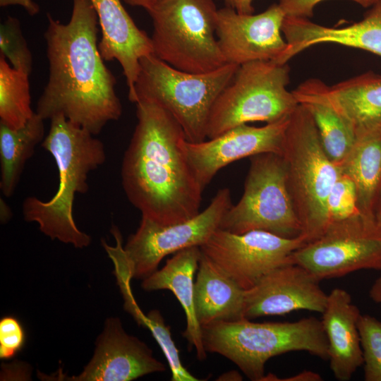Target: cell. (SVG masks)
<instances>
[{
	"label": "cell",
	"instance_id": "d4e9b609",
	"mask_svg": "<svg viewBox=\"0 0 381 381\" xmlns=\"http://www.w3.org/2000/svg\"><path fill=\"white\" fill-rule=\"evenodd\" d=\"M44 119L36 112L21 128L13 129L0 123V188L11 197L18 185L26 162L44 135Z\"/></svg>",
	"mask_w": 381,
	"mask_h": 381
},
{
	"label": "cell",
	"instance_id": "7c38bea8",
	"mask_svg": "<svg viewBox=\"0 0 381 381\" xmlns=\"http://www.w3.org/2000/svg\"><path fill=\"white\" fill-rule=\"evenodd\" d=\"M304 244L302 236L287 238L261 230L238 234L219 228L200 248L222 271L248 290L272 270L292 262V254Z\"/></svg>",
	"mask_w": 381,
	"mask_h": 381
},
{
	"label": "cell",
	"instance_id": "5b68a950",
	"mask_svg": "<svg viewBox=\"0 0 381 381\" xmlns=\"http://www.w3.org/2000/svg\"><path fill=\"white\" fill-rule=\"evenodd\" d=\"M280 155L301 236L307 243L328 225L327 198L341 170L325 154L312 116L300 104L289 117Z\"/></svg>",
	"mask_w": 381,
	"mask_h": 381
},
{
	"label": "cell",
	"instance_id": "4316f807",
	"mask_svg": "<svg viewBox=\"0 0 381 381\" xmlns=\"http://www.w3.org/2000/svg\"><path fill=\"white\" fill-rule=\"evenodd\" d=\"M137 323L147 328L168 362L172 381H198L182 364L179 350L171 337L170 327L166 325L164 318L158 310H152L147 315L140 314L135 320Z\"/></svg>",
	"mask_w": 381,
	"mask_h": 381
},
{
	"label": "cell",
	"instance_id": "f1b7e54d",
	"mask_svg": "<svg viewBox=\"0 0 381 381\" xmlns=\"http://www.w3.org/2000/svg\"><path fill=\"white\" fill-rule=\"evenodd\" d=\"M358 329L363 353L364 380L381 381V320L361 314Z\"/></svg>",
	"mask_w": 381,
	"mask_h": 381
},
{
	"label": "cell",
	"instance_id": "d6a6232c",
	"mask_svg": "<svg viewBox=\"0 0 381 381\" xmlns=\"http://www.w3.org/2000/svg\"><path fill=\"white\" fill-rule=\"evenodd\" d=\"M270 380V381H276V380H282V381H321L322 378L320 374L316 372L311 370H303L301 373L295 374L292 376L285 377V378H279L275 375L270 373L265 375L262 381Z\"/></svg>",
	"mask_w": 381,
	"mask_h": 381
},
{
	"label": "cell",
	"instance_id": "7a4b0ae2",
	"mask_svg": "<svg viewBox=\"0 0 381 381\" xmlns=\"http://www.w3.org/2000/svg\"><path fill=\"white\" fill-rule=\"evenodd\" d=\"M135 105L138 122L121 164L126 197L142 217L159 224L188 220L200 212L203 189L182 147L184 133L156 103Z\"/></svg>",
	"mask_w": 381,
	"mask_h": 381
},
{
	"label": "cell",
	"instance_id": "d590c367",
	"mask_svg": "<svg viewBox=\"0 0 381 381\" xmlns=\"http://www.w3.org/2000/svg\"><path fill=\"white\" fill-rule=\"evenodd\" d=\"M369 296L373 301L381 307V271L369 290Z\"/></svg>",
	"mask_w": 381,
	"mask_h": 381
},
{
	"label": "cell",
	"instance_id": "f546056e",
	"mask_svg": "<svg viewBox=\"0 0 381 381\" xmlns=\"http://www.w3.org/2000/svg\"><path fill=\"white\" fill-rule=\"evenodd\" d=\"M327 207L328 224L361 213L355 184L347 175L341 172L329 194Z\"/></svg>",
	"mask_w": 381,
	"mask_h": 381
},
{
	"label": "cell",
	"instance_id": "603a6c76",
	"mask_svg": "<svg viewBox=\"0 0 381 381\" xmlns=\"http://www.w3.org/2000/svg\"><path fill=\"white\" fill-rule=\"evenodd\" d=\"M292 92L312 116L325 154L339 166L356 141L353 126L321 95L313 78L302 83Z\"/></svg>",
	"mask_w": 381,
	"mask_h": 381
},
{
	"label": "cell",
	"instance_id": "44dd1931",
	"mask_svg": "<svg viewBox=\"0 0 381 381\" xmlns=\"http://www.w3.org/2000/svg\"><path fill=\"white\" fill-rule=\"evenodd\" d=\"M246 290L201 253L194 284V309L200 326L246 319Z\"/></svg>",
	"mask_w": 381,
	"mask_h": 381
},
{
	"label": "cell",
	"instance_id": "9c48e42d",
	"mask_svg": "<svg viewBox=\"0 0 381 381\" xmlns=\"http://www.w3.org/2000/svg\"><path fill=\"white\" fill-rule=\"evenodd\" d=\"M250 162L243 194L225 212L219 229L238 234L261 230L287 238L301 236L282 156L262 153L250 157Z\"/></svg>",
	"mask_w": 381,
	"mask_h": 381
},
{
	"label": "cell",
	"instance_id": "f35d334b",
	"mask_svg": "<svg viewBox=\"0 0 381 381\" xmlns=\"http://www.w3.org/2000/svg\"><path fill=\"white\" fill-rule=\"evenodd\" d=\"M11 216V212L4 201L1 200V220L3 222H7Z\"/></svg>",
	"mask_w": 381,
	"mask_h": 381
},
{
	"label": "cell",
	"instance_id": "e0dca14e",
	"mask_svg": "<svg viewBox=\"0 0 381 381\" xmlns=\"http://www.w3.org/2000/svg\"><path fill=\"white\" fill-rule=\"evenodd\" d=\"M97 13L101 39L99 48L104 61L116 60L122 68L128 99L135 102V86L140 61L153 54L151 37L140 29L121 0H90Z\"/></svg>",
	"mask_w": 381,
	"mask_h": 381
},
{
	"label": "cell",
	"instance_id": "484cf974",
	"mask_svg": "<svg viewBox=\"0 0 381 381\" xmlns=\"http://www.w3.org/2000/svg\"><path fill=\"white\" fill-rule=\"evenodd\" d=\"M29 75L0 54V123L17 129L32 116Z\"/></svg>",
	"mask_w": 381,
	"mask_h": 381
},
{
	"label": "cell",
	"instance_id": "836d02e7",
	"mask_svg": "<svg viewBox=\"0 0 381 381\" xmlns=\"http://www.w3.org/2000/svg\"><path fill=\"white\" fill-rule=\"evenodd\" d=\"M20 6L30 16H35L39 13L40 8L34 0H0V6Z\"/></svg>",
	"mask_w": 381,
	"mask_h": 381
},
{
	"label": "cell",
	"instance_id": "8d00e7d4",
	"mask_svg": "<svg viewBox=\"0 0 381 381\" xmlns=\"http://www.w3.org/2000/svg\"><path fill=\"white\" fill-rule=\"evenodd\" d=\"M130 6H138L145 9L147 12L150 11L153 6L159 0H123Z\"/></svg>",
	"mask_w": 381,
	"mask_h": 381
},
{
	"label": "cell",
	"instance_id": "8fae6325",
	"mask_svg": "<svg viewBox=\"0 0 381 381\" xmlns=\"http://www.w3.org/2000/svg\"><path fill=\"white\" fill-rule=\"evenodd\" d=\"M291 261L319 281L361 270L381 271V222L358 214L331 222L322 234L298 248Z\"/></svg>",
	"mask_w": 381,
	"mask_h": 381
},
{
	"label": "cell",
	"instance_id": "8992f818",
	"mask_svg": "<svg viewBox=\"0 0 381 381\" xmlns=\"http://www.w3.org/2000/svg\"><path fill=\"white\" fill-rule=\"evenodd\" d=\"M140 65L135 104L140 100L156 103L179 123L186 140H206L212 106L239 66L226 64L211 72L193 73L176 69L153 54L141 59Z\"/></svg>",
	"mask_w": 381,
	"mask_h": 381
},
{
	"label": "cell",
	"instance_id": "ac0fdd59",
	"mask_svg": "<svg viewBox=\"0 0 381 381\" xmlns=\"http://www.w3.org/2000/svg\"><path fill=\"white\" fill-rule=\"evenodd\" d=\"M282 32L288 47L280 59L286 64L302 51L318 44L334 43L368 51L381 56V0L363 18L343 28L319 25L308 18L286 16Z\"/></svg>",
	"mask_w": 381,
	"mask_h": 381
},
{
	"label": "cell",
	"instance_id": "cb8c5ba5",
	"mask_svg": "<svg viewBox=\"0 0 381 381\" xmlns=\"http://www.w3.org/2000/svg\"><path fill=\"white\" fill-rule=\"evenodd\" d=\"M339 167L355 184L360 212L376 217L374 207L381 183V128L357 137Z\"/></svg>",
	"mask_w": 381,
	"mask_h": 381
},
{
	"label": "cell",
	"instance_id": "7402d4cb",
	"mask_svg": "<svg viewBox=\"0 0 381 381\" xmlns=\"http://www.w3.org/2000/svg\"><path fill=\"white\" fill-rule=\"evenodd\" d=\"M321 95L353 126L358 137L381 128V75L368 72L329 86L314 78Z\"/></svg>",
	"mask_w": 381,
	"mask_h": 381
},
{
	"label": "cell",
	"instance_id": "5bb4252c",
	"mask_svg": "<svg viewBox=\"0 0 381 381\" xmlns=\"http://www.w3.org/2000/svg\"><path fill=\"white\" fill-rule=\"evenodd\" d=\"M290 116L262 127L241 124L199 143L184 139L182 147L202 188L221 169L236 160L262 153L280 154Z\"/></svg>",
	"mask_w": 381,
	"mask_h": 381
},
{
	"label": "cell",
	"instance_id": "ba28073f",
	"mask_svg": "<svg viewBox=\"0 0 381 381\" xmlns=\"http://www.w3.org/2000/svg\"><path fill=\"white\" fill-rule=\"evenodd\" d=\"M289 67L273 61H254L239 66L211 109L207 139L241 124L266 123L289 117L298 102L286 89Z\"/></svg>",
	"mask_w": 381,
	"mask_h": 381
},
{
	"label": "cell",
	"instance_id": "3957f363",
	"mask_svg": "<svg viewBox=\"0 0 381 381\" xmlns=\"http://www.w3.org/2000/svg\"><path fill=\"white\" fill-rule=\"evenodd\" d=\"M50 121V128L42 147L56 162L59 188L48 201L33 196L25 198L23 217L27 222H37L40 231L51 239L83 248L90 244L91 237L77 227L73 204L75 194L88 191V174L104 163V145L87 130L61 114Z\"/></svg>",
	"mask_w": 381,
	"mask_h": 381
},
{
	"label": "cell",
	"instance_id": "74e56055",
	"mask_svg": "<svg viewBox=\"0 0 381 381\" xmlns=\"http://www.w3.org/2000/svg\"><path fill=\"white\" fill-rule=\"evenodd\" d=\"M374 213L376 218L381 222V183L375 199Z\"/></svg>",
	"mask_w": 381,
	"mask_h": 381
},
{
	"label": "cell",
	"instance_id": "9a60e30c",
	"mask_svg": "<svg viewBox=\"0 0 381 381\" xmlns=\"http://www.w3.org/2000/svg\"><path fill=\"white\" fill-rule=\"evenodd\" d=\"M320 282L296 263L279 266L246 290L245 318L252 320L301 310L322 313L328 294L322 289Z\"/></svg>",
	"mask_w": 381,
	"mask_h": 381
},
{
	"label": "cell",
	"instance_id": "52a82bcc",
	"mask_svg": "<svg viewBox=\"0 0 381 381\" xmlns=\"http://www.w3.org/2000/svg\"><path fill=\"white\" fill-rule=\"evenodd\" d=\"M217 11L213 0H159L148 11L153 55L193 73L226 64L216 35Z\"/></svg>",
	"mask_w": 381,
	"mask_h": 381
},
{
	"label": "cell",
	"instance_id": "277c9868",
	"mask_svg": "<svg viewBox=\"0 0 381 381\" xmlns=\"http://www.w3.org/2000/svg\"><path fill=\"white\" fill-rule=\"evenodd\" d=\"M201 328L205 351L226 357L254 381H262L270 358L285 353L307 351L323 360L329 358L321 320L314 317L277 322L243 319Z\"/></svg>",
	"mask_w": 381,
	"mask_h": 381
},
{
	"label": "cell",
	"instance_id": "d6986e66",
	"mask_svg": "<svg viewBox=\"0 0 381 381\" xmlns=\"http://www.w3.org/2000/svg\"><path fill=\"white\" fill-rule=\"evenodd\" d=\"M322 315L330 369L337 380L348 381L363 363L358 329L361 312L347 291L335 288L328 294Z\"/></svg>",
	"mask_w": 381,
	"mask_h": 381
},
{
	"label": "cell",
	"instance_id": "ffe728a7",
	"mask_svg": "<svg viewBox=\"0 0 381 381\" xmlns=\"http://www.w3.org/2000/svg\"><path fill=\"white\" fill-rule=\"evenodd\" d=\"M201 250L199 246L183 249L167 260L164 267L143 279L141 286L145 291L169 290L176 297L186 315V327L183 336L188 349H195L200 361L206 358L202 328L194 309V277L198 270Z\"/></svg>",
	"mask_w": 381,
	"mask_h": 381
},
{
	"label": "cell",
	"instance_id": "4fadbf2b",
	"mask_svg": "<svg viewBox=\"0 0 381 381\" xmlns=\"http://www.w3.org/2000/svg\"><path fill=\"white\" fill-rule=\"evenodd\" d=\"M286 16L279 4L258 14L240 13L229 6L218 9L216 35L225 63H279L288 47L282 32Z\"/></svg>",
	"mask_w": 381,
	"mask_h": 381
},
{
	"label": "cell",
	"instance_id": "2e32d148",
	"mask_svg": "<svg viewBox=\"0 0 381 381\" xmlns=\"http://www.w3.org/2000/svg\"><path fill=\"white\" fill-rule=\"evenodd\" d=\"M166 370L152 351L135 337L127 334L118 318H109L96 341L92 358L75 381H130Z\"/></svg>",
	"mask_w": 381,
	"mask_h": 381
},
{
	"label": "cell",
	"instance_id": "6da1fadb",
	"mask_svg": "<svg viewBox=\"0 0 381 381\" xmlns=\"http://www.w3.org/2000/svg\"><path fill=\"white\" fill-rule=\"evenodd\" d=\"M72 1L66 23L47 13L49 76L35 112L44 120L61 114L97 135L121 117L122 105L99 51L95 10L90 0Z\"/></svg>",
	"mask_w": 381,
	"mask_h": 381
},
{
	"label": "cell",
	"instance_id": "30bf717a",
	"mask_svg": "<svg viewBox=\"0 0 381 381\" xmlns=\"http://www.w3.org/2000/svg\"><path fill=\"white\" fill-rule=\"evenodd\" d=\"M231 191L223 188L217 192L210 205L195 217L168 225L142 217L137 231L124 247L117 240L110 255L117 260L132 279H144L157 270L164 257L183 249L200 247L219 228L225 212L231 207Z\"/></svg>",
	"mask_w": 381,
	"mask_h": 381
},
{
	"label": "cell",
	"instance_id": "83f0119b",
	"mask_svg": "<svg viewBox=\"0 0 381 381\" xmlns=\"http://www.w3.org/2000/svg\"><path fill=\"white\" fill-rule=\"evenodd\" d=\"M0 52L14 68L30 75L32 53L23 36L20 20L8 16L0 25Z\"/></svg>",
	"mask_w": 381,
	"mask_h": 381
},
{
	"label": "cell",
	"instance_id": "1f68e13d",
	"mask_svg": "<svg viewBox=\"0 0 381 381\" xmlns=\"http://www.w3.org/2000/svg\"><path fill=\"white\" fill-rule=\"evenodd\" d=\"M326 0H280L289 16L310 18L318 4ZM364 8L372 6L377 0H351Z\"/></svg>",
	"mask_w": 381,
	"mask_h": 381
},
{
	"label": "cell",
	"instance_id": "e575fe53",
	"mask_svg": "<svg viewBox=\"0 0 381 381\" xmlns=\"http://www.w3.org/2000/svg\"><path fill=\"white\" fill-rule=\"evenodd\" d=\"M230 8L238 13L251 14L254 12L253 2L255 0H222Z\"/></svg>",
	"mask_w": 381,
	"mask_h": 381
},
{
	"label": "cell",
	"instance_id": "4dcf8cb0",
	"mask_svg": "<svg viewBox=\"0 0 381 381\" xmlns=\"http://www.w3.org/2000/svg\"><path fill=\"white\" fill-rule=\"evenodd\" d=\"M25 334L20 322L14 317L6 316L0 320V358H13L23 347Z\"/></svg>",
	"mask_w": 381,
	"mask_h": 381
}]
</instances>
